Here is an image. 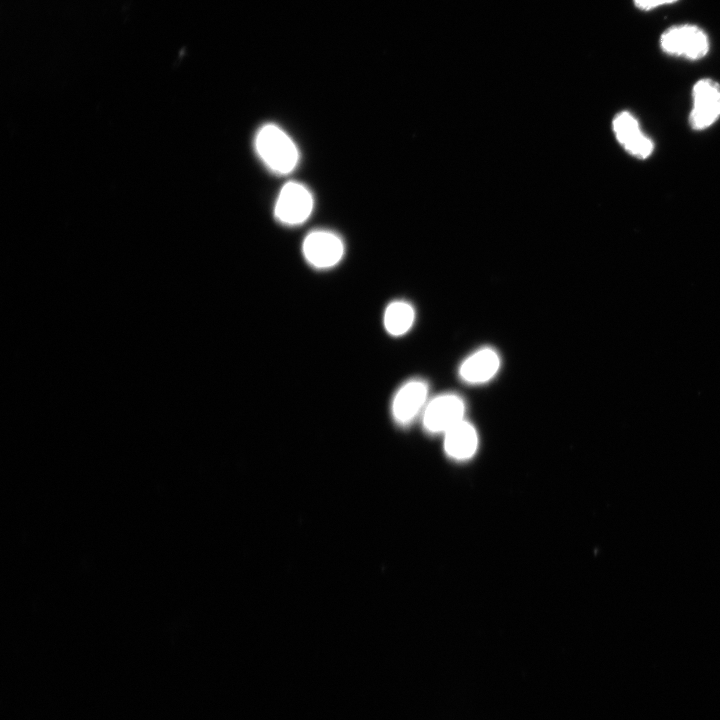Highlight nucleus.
<instances>
[{
  "mask_svg": "<svg viewBox=\"0 0 720 720\" xmlns=\"http://www.w3.org/2000/svg\"><path fill=\"white\" fill-rule=\"evenodd\" d=\"M254 147L261 161L275 174H289L299 162L297 145L282 128L273 123H266L258 129Z\"/></svg>",
  "mask_w": 720,
  "mask_h": 720,
  "instance_id": "1",
  "label": "nucleus"
},
{
  "mask_svg": "<svg viewBox=\"0 0 720 720\" xmlns=\"http://www.w3.org/2000/svg\"><path fill=\"white\" fill-rule=\"evenodd\" d=\"M659 44L666 54L693 61L705 57L710 49L707 33L694 24L670 26L662 32Z\"/></svg>",
  "mask_w": 720,
  "mask_h": 720,
  "instance_id": "2",
  "label": "nucleus"
},
{
  "mask_svg": "<svg viewBox=\"0 0 720 720\" xmlns=\"http://www.w3.org/2000/svg\"><path fill=\"white\" fill-rule=\"evenodd\" d=\"M314 199L303 184L290 181L280 190L274 207L275 218L288 226L305 222L312 213Z\"/></svg>",
  "mask_w": 720,
  "mask_h": 720,
  "instance_id": "3",
  "label": "nucleus"
},
{
  "mask_svg": "<svg viewBox=\"0 0 720 720\" xmlns=\"http://www.w3.org/2000/svg\"><path fill=\"white\" fill-rule=\"evenodd\" d=\"M466 411L462 397L455 393H444L434 397L422 412L423 428L431 434L447 432L464 420Z\"/></svg>",
  "mask_w": 720,
  "mask_h": 720,
  "instance_id": "4",
  "label": "nucleus"
},
{
  "mask_svg": "<svg viewBox=\"0 0 720 720\" xmlns=\"http://www.w3.org/2000/svg\"><path fill=\"white\" fill-rule=\"evenodd\" d=\"M345 251L342 239L328 230H314L306 235L302 244L305 260L316 269L336 266Z\"/></svg>",
  "mask_w": 720,
  "mask_h": 720,
  "instance_id": "5",
  "label": "nucleus"
},
{
  "mask_svg": "<svg viewBox=\"0 0 720 720\" xmlns=\"http://www.w3.org/2000/svg\"><path fill=\"white\" fill-rule=\"evenodd\" d=\"M428 393V383L420 378L410 379L401 385L391 403L394 422L403 427L410 425L427 405Z\"/></svg>",
  "mask_w": 720,
  "mask_h": 720,
  "instance_id": "6",
  "label": "nucleus"
},
{
  "mask_svg": "<svg viewBox=\"0 0 720 720\" xmlns=\"http://www.w3.org/2000/svg\"><path fill=\"white\" fill-rule=\"evenodd\" d=\"M692 97L690 124L694 129H705L720 116V85L712 79H701L694 85Z\"/></svg>",
  "mask_w": 720,
  "mask_h": 720,
  "instance_id": "7",
  "label": "nucleus"
},
{
  "mask_svg": "<svg viewBox=\"0 0 720 720\" xmlns=\"http://www.w3.org/2000/svg\"><path fill=\"white\" fill-rule=\"evenodd\" d=\"M613 130L617 140L632 155L645 159L652 153L653 142L640 130L637 119L631 113H619L613 120Z\"/></svg>",
  "mask_w": 720,
  "mask_h": 720,
  "instance_id": "8",
  "label": "nucleus"
},
{
  "mask_svg": "<svg viewBox=\"0 0 720 720\" xmlns=\"http://www.w3.org/2000/svg\"><path fill=\"white\" fill-rule=\"evenodd\" d=\"M500 368L496 350L483 347L468 356L460 365V378L469 384H482L491 380Z\"/></svg>",
  "mask_w": 720,
  "mask_h": 720,
  "instance_id": "9",
  "label": "nucleus"
},
{
  "mask_svg": "<svg viewBox=\"0 0 720 720\" xmlns=\"http://www.w3.org/2000/svg\"><path fill=\"white\" fill-rule=\"evenodd\" d=\"M478 447V435L474 426L465 419L444 433L446 454L459 461L471 458Z\"/></svg>",
  "mask_w": 720,
  "mask_h": 720,
  "instance_id": "10",
  "label": "nucleus"
},
{
  "mask_svg": "<svg viewBox=\"0 0 720 720\" xmlns=\"http://www.w3.org/2000/svg\"><path fill=\"white\" fill-rule=\"evenodd\" d=\"M415 310L404 300L390 302L383 315L384 328L391 336H402L413 326Z\"/></svg>",
  "mask_w": 720,
  "mask_h": 720,
  "instance_id": "11",
  "label": "nucleus"
},
{
  "mask_svg": "<svg viewBox=\"0 0 720 720\" xmlns=\"http://www.w3.org/2000/svg\"><path fill=\"white\" fill-rule=\"evenodd\" d=\"M679 0H633L635 7L642 11H650L664 5H670Z\"/></svg>",
  "mask_w": 720,
  "mask_h": 720,
  "instance_id": "12",
  "label": "nucleus"
}]
</instances>
